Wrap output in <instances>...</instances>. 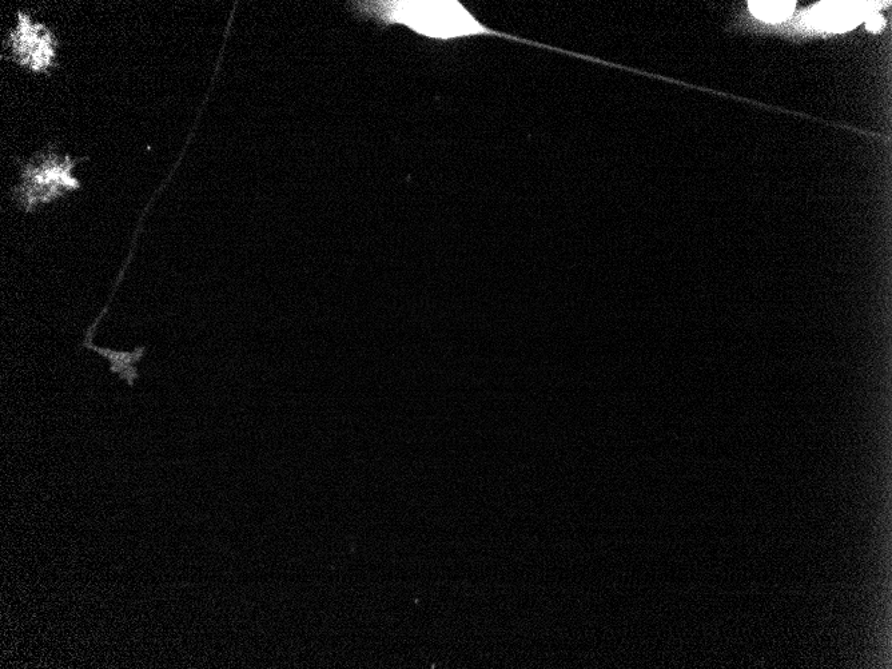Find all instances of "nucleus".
Returning <instances> with one entry per match:
<instances>
[{"mask_svg": "<svg viewBox=\"0 0 892 669\" xmlns=\"http://www.w3.org/2000/svg\"><path fill=\"white\" fill-rule=\"evenodd\" d=\"M17 18V27L7 38L13 58L33 73H46L57 58V39L53 31L41 23H34L22 11Z\"/></svg>", "mask_w": 892, "mask_h": 669, "instance_id": "nucleus-2", "label": "nucleus"}, {"mask_svg": "<svg viewBox=\"0 0 892 669\" xmlns=\"http://www.w3.org/2000/svg\"><path fill=\"white\" fill-rule=\"evenodd\" d=\"M83 346H85L86 349L93 350V352H97L105 357L106 360L110 362L111 373L118 374L121 380L127 382V385L134 386L135 381H137V378L139 377L137 365L142 361L143 356H145V346H139V348L133 350V352H117V350L113 349L99 348V346H95L91 341L83 342Z\"/></svg>", "mask_w": 892, "mask_h": 669, "instance_id": "nucleus-4", "label": "nucleus"}, {"mask_svg": "<svg viewBox=\"0 0 892 669\" xmlns=\"http://www.w3.org/2000/svg\"><path fill=\"white\" fill-rule=\"evenodd\" d=\"M883 25L884 19L878 14H871L870 18H868L866 21V27L868 31H878L882 29Z\"/></svg>", "mask_w": 892, "mask_h": 669, "instance_id": "nucleus-6", "label": "nucleus"}, {"mask_svg": "<svg viewBox=\"0 0 892 669\" xmlns=\"http://www.w3.org/2000/svg\"><path fill=\"white\" fill-rule=\"evenodd\" d=\"M74 159L61 157L49 147L23 166L22 181L11 190L15 205L25 213H34L63 195L78 190L81 182L73 175Z\"/></svg>", "mask_w": 892, "mask_h": 669, "instance_id": "nucleus-1", "label": "nucleus"}, {"mask_svg": "<svg viewBox=\"0 0 892 669\" xmlns=\"http://www.w3.org/2000/svg\"><path fill=\"white\" fill-rule=\"evenodd\" d=\"M874 5L875 3L863 2L820 3L812 14V22L820 29L836 33L851 30L863 21L864 15L874 10Z\"/></svg>", "mask_w": 892, "mask_h": 669, "instance_id": "nucleus-3", "label": "nucleus"}, {"mask_svg": "<svg viewBox=\"0 0 892 669\" xmlns=\"http://www.w3.org/2000/svg\"><path fill=\"white\" fill-rule=\"evenodd\" d=\"M751 13L764 22L786 21L795 10L796 2H750Z\"/></svg>", "mask_w": 892, "mask_h": 669, "instance_id": "nucleus-5", "label": "nucleus"}]
</instances>
